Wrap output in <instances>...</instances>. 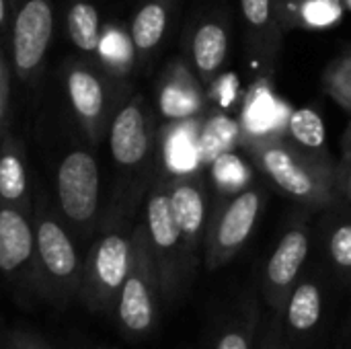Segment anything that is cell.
<instances>
[{
	"label": "cell",
	"instance_id": "1",
	"mask_svg": "<svg viewBox=\"0 0 351 349\" xmlns=\"http://www.w3.org/2000/svg\"><path fill=\"white\" fill-rule=\"evenodd\" d=\"M253 165L290 200L306 210H329L337 202L335 163L284 136L241 140Z\"/></svg>",
	"mask_w": 351,
	"mask_h": 349
},
{
	"label": "cell",
	"instance_id": "2",
	"mask_svg": "<svg viewBox=\"0 0 351 349\" xmlns=\"http://www.w3.org/2000/svg\"><path fill=\"white\" fill-rule=\"evenodd\" d=\"M140 191H130L97 226L84 255L76 302L90 315H113L119 290L132 263V216Z\"/></svg>",
	"mask_w": 351,
	"mask_h": 349
},
{
	"label": "cell",
	"instance_id": "3",
	"mask_svg": "<svg viewBox=\"0 0 351 349\" xmlns=\"http://www.w3.org/2000/svg\"><path fill=\"white\" fill-rule=\"evenodd\" d=\"M33 228L39 300L64 311L78 298L84 257L76 237L43 195L33 204Z\"/></svg>",
	"mask_w": 351,
	"mask_h": 349
},
{
	"label": "cell",
	"instance_id": "4",
	"mask_svg": "<svg viewBox=\"0 0 351 349\" xmlns=\"http://www.w3.org/2000/svg\"><path fill=\"white\" fill-rule=\"evenodd\" d=\"M64 88L78 125L93 144L107 136L113 115L130 93L125 82L117 80L103 64L90 58H72L66 62Z\"/></svg>",
	"mask_w": 351,
	"mask_h": 349
},
{
	"label": "cell",
	"instance_id": "5",
	"mask_svg": "<svg viewBox=\"0 0 351 349\" xmlns=\"http://www.w3.org/2000/svg\"><path fill=\"white\" fill-rule=\"evenodd\" d=\"M160 306V280L142 220L134 226L132 263L113 309L117 329L128 341H142L150 337L158 325Z\"/></svg>",
	"mask_w": 351,
	"mask_h": 349
},
{
	"label": "cell",
	"instance_id": "6",
	"mask_svg": "<svg viewBox=\"0 0 351 349\" xmlns=\"http://www.w3.org/2000/svg\"><path fill=\"white\" fill-rule=\"evenodd\" d=\"M267 193L263 187H247L232 195L210 200V216L204 239V265L216 272L228 265L251 241L265 210Z\"/></svg>",
	"mask_w": 351,
	"mask_h": 349
},
{
	"label": "cell",
	"instance_id": "7",
	"mask_svg": "<svg viewBox=\"0 0 351 349\" xmlns=\"http://www.w3.org/2000/svg\"><path fill=\"white\" fill-rule=\"evenodd\" d=\"M144 226L160 280L162 306H175L189 292L191 282L187 278L183 241L171 210L165 175H158L148 189Z\"/></svg>",
	"mask_w": 351,
	"mask_h": 349
},
{
	"label": "cell",
	"instance_id": "8",
	"mask_svg": "<svg viewBox=\"0 0 351 349\" xmlns=\"http://www.w3.org/2000/svg\"><path fill=\"white\" fill-rule=\"evenodd\" d=\"M58 214L78 243L95 237L101 206V169L97 158L82 148L70 150L56 171Z\"/></svg>",
	"mask_w": 351,
	"mask_h": 349
},
{
	"label": "cell",
	"instance_id": "9",
	"mask_svg": "<svg viewBox=\"0 0 351 349\" xmlns=\"http://www.w3.org/2000/svg\"><path fill=\"white\" fill-rule=\"evenodd\" d=\"M10 64L23 82H33L53 35V0H8Z\"/></svg>",
	"mask_w": 351,
	"mask_h": 349
},
{
	"label": "cell",
	"instance_id": "10",
	"mask_svg": "<svg viewBox=\"0 0 351 349\" xmlns=\"http://www.w3.org/2000/svg\"><path fill=\"white\" fill-rule=\"evenodd\" d=\"M165 185L183 241L187 278L193 284L197 269L204 261V239H206V226L210 216L208 181L204 169H197L179 175H165Z\"/></svg>",
	"mask_w": 351,
	"mask_h": 349
},
{
	"label": "cell",
	"instance_id": "11",
	"mask_svg": "<svg viewBox=\"0 0 351 349\" xmlns=\"http://www.w3.org/2000/svg\"><path fill=\"white\" fill-rule=\"evenodd\" d=\"M0 278L19 298H39L33 212L0 204Z\"/></svg>",
	"mask_w": 351,
	"mask_h": 349
},
{
	"label": "cell",
	"instance_id": "12",
	"mask_svg": "<svg viewBox=\"0 0 351 349\" xmlns=\"http://www.w3.org/2000/svg\"><path fill=\"white\" fill-rule=\"evenodd\" d=\"M311 251V226L302 216H294L282 232L271 257L261 274V290L274 321L282 319L286 300L302 276Z\"/></svg>",
	"mask_w": 351,
	"mask_h": 349
},
{
	"label": "cell",
	"instance_id": "13",
	"mask_svg": "<svg viewBox=\"0 0 351 349\" xmlns=\"http://www.w3.org/2000/svg\"><path fill=\"white\" fill-rule=\"evenodd\" d=\"M109 152L119 169H144L156 150V130L150 105L142 95L128 97L107 130Z\"/></svg>",
	"mask_w": 351,
	"mask_h": 349
},
{
	"label": "cell",
	"instance_id": "14",
	"mask_svg": "<svg viewBox=\"0 0 351 349\" xmlns=\"http://www.w3.org/2000/svg\"><path fill=\"white\" fill-rule=\"evenodd\" d=\"M156 99L160 115L171 123L199 119L210 101L208 88L183 58H177L167 66L158 80Z\"/></svg>",
	"mask_w": 351,
	"mask_h": 349
},
{
	"label": "cell",
	"instance_id": "15",
	"mask_svg": "<svg viewBox=\"0 0 351 349\" xmlns=\"http://www.w3.org/2000/svg\"><path fill=\"white\" fill-rule=\"evenodd\" d=\"M189 64L206 88L222 76L230 53V27L228 19L220 12L206 14L189 31L187 41Z\"/></svg>",
	"mask_w": 351,
	"mask_h": 349
},
{
	"label": "cell",
	"instance_id": "16",
	"mask_svg": "<svg viewBox=\"0 0 351 349\" xmlns=\"http://www.w3.org/2000/svg\"><path fill=\"white\" fill-rule=\"evenodd\" d=\"M247 51L257 70L271 72L284 43L278 0H241Z\"/></svg>",
	"mask_w": 351,
	"mask_h": 349
},
{
	"label": "cell",
	"instance_id": "17",
	"mask_svg": "<svg viewBox=\"0 0 351 349\" xmlns=\"http://www.w3.org/2000/svg\"><path fill=\"white\" fill-rule=\"evenodd\" d=\"M325 311V292L319 280L315 278H300L294 290L290 292L284 313H282V327L290 344H302L319 329Z\"/></svg>",
	"mask_w": 351,
	"mask_h": 349
},
{
	"label": "cell",
	"instance_id": "18",
	"mask_svg": "<svg viewBox=\"0 0 351 349\" xmlns=\"http://www.w3.org/2000/svg\"><path fill=\"white\" fill-rule=\"evenodd\" d=\"M177 0H142L134 12L130 41L134 56L142 66H148L158 53L173 21Z\"/></svg>",
	"mask_w": 351,
	"mask_h": 349
},
{
	"label": "cell",
	"instance_id": "19",
	"mask_svg": "<svg viewBox=\"0 0 351 349\" xmlns=\"http://www.w3.org/2000/svg\"><path fill=\"white\" fill-rule=\"evenodd\" d=\"M0 204L33 212L23 144L8 132L0 138Z\"/></svg>",
	"mask_w": 351,
	"mask_h": 349
},
{
	"label": "cell",
	"instance_id": "20",
	"mask_svg": "<svg viewBox=\"0 0 351 349\" xmlns=\"http://www.w3.org/2000/svg\"><path fill=\"white\" fill-rule=\"evenodd\" d=\"M278 14L284 33L294 29L319 31L341 23L343 0H278Z\"/></svg>",
	"mask_w": 351,
	"mask_h": 349
},
{
	"label": "cell",
	"instance_id": "21",
	"mask_svg": "<svg viewBox=\"0 0 351 349\" xmlns=\"http://www.w3.org/2000/svg\"><path fill=\"white\" fill-rule=\"evenodd\" d=\"M66 31L72 45L84 58H99L103 31L99 8L93 0H66Z\"/></svg>",
	"mask_w": 351,
	"mask_h": 349
},
{
	"label": "cell",
	"instance_id": "22",
	"mask_svg": "<svg viewBox=\"0 0 351 349\" xmlns=\"http://www.w3.org/2000/svg\"><path fill=\"white\" fill-rule=\"evenodd\" d=\"M241 144V125L237 119L228 117L226 113H208L199 125L197 134V150H199V165L208 169L220 154L234 150Z\"/></svg>",
	"mask_w": 351,
	"mask_h": 349
},
{
	"label": "cell",
	"instance_id": "23",
	"mask_svg": "<svg viewBox=\"0 0 351 349\" xmlns=\"http://www.w3.org/2000/svg\"><path fill=\"white\" fill-rule=\"evenodd\" d=\"M259 323V309L249 300L237 315H232L218 329L212 349H255V335Z\"/></svg>",
	"mask_w": 351,
	"mask_h": 349
},
{
	"label": "cell",
	"instance_id": "24",
	"mask_svg": "<svg viewBox=\"0 0 351 349\" xmlns=\"http://www.w3.org/2000/svg\"><path fill=\"white\" fill-rule=\"evenodd\" d=\"M208 169H210V175H212L218 195L239 193V191L251 187V183H253L251 167H247L245 160H241L232 150L220 154Z\"/></svg>",
	"mask_w": 351,
	"mask_h": 349
},
{
	"label": "cell",
	"instance_id": "25",
	"mask_svg": "<svg viewBox=\"0 0 351 349\" xmlns=\"http://www.w3.org/2000/svg\"><path fill=\"white\" fill-rule=\"evenodd\" d=\"M325 251L335 274L351 284V220L331 218L327 222Z\"/></svg>",
	"mask_w": 351,
	"mask_h": 349
},
{
	"label": "cell",
	"instance_id": "26",
	"mask_svg": "<svg viewBox=\"0 0 351 349\" xmlns=\"http://www.w3.org/2000/svg\"><path fill=\"white\" fill-rule=\"evenodd\" d=\"M321 86L339 107L351 113V51L341 53L325 68Z\"/></svg>",
	"mask_w": 351,
	"mask_h": 349
},
{
	"label": "cell",
	"instance_id": "27",
	"mask_svg": "<svg viewBox=\"0 0 351 349\" xmlns=\"http://www.w3.org/2000/svg\"><path fill=\"white\" fill-rule=\"evenodd\" d=\"M288 128L294 130V132H302V134H298L300 136L298 144H302L306 148H313L317 152H319V144L323 146V123L317 117V113H313V111L292 113V117L288 121Z\"/></svg>",
	"mask_w": 351,
	"mask_h": 349
},
{
	"label": "cell",
	"instance_id": "28",
	"mask_svg": "<svg viewBox=\"0 0 351 349\" xmlns=\"http://www.w3.org/2000/svg\"><path fill=\"white\" fill-rule=\"evenodd\" d=\"M6 349H56L45 337L29 329H12L6 337Z\"/></svg>",
	"mask_w": 351,
	"mask_h": 349
},
{
	"label": "cell",
	"instance_id": "29",
	"mask_svg": "<svg viewBox=\"0 0 351 349\" xmlns=\"http://www.w3.org/2000/svg\"><path fill=\"white\" fill-rule=\"evenodd\" d=\"M0 45V138L8 132V64Z\"/></svg>",
	"mask_w": 351,
	"mask_h": 349
},
{
	"label": "cell",
	"instance_id": "30",
	"mask_svg": "<svg viewBox=\"0 0 351 349\" xmlns=\"http://www.w3.org/2000/svg\"><path fill=\"white\" fill-rule=\"evenodd\" d=\"M335 193L337 200L351 204V156L348 154L335 165Z\"/></svg>",
	"mask_w": 351,
	"mask_h": 349
},
{
	"label": "cell",
	"instance_id": "31",
	"mask_svg": "<svg viewBox=\"0 0 351 349\" xmlns=\"http://www.w3.org/2000/svg\"><path fill=\"white\" fill-rule=\"evenodd\" d=\"M257 349H294V346L286 337V331H284L282 323L271 319V325H267V329H265V333H263Z\"/></svg>",
	"mask_w": 351,
	"mask_h": 349
},
{
	"label": "cell",
	"instance_id": "32",
	"mask_svg": "<svg viewBox=\"0 0 351 349\" xmlns=\"http://www.w3.org/2000/svg\"><path fill=\"white\" fill-rule=\"evenodd\" d=\"M8 37H10V27H8V0H0V45L4 49L8 47Z\"/></svg>",
	"mask_w": 351,
	"mask_h": 349
},
{
	"label": "cell",
	"instance_id": "33",
	"mask_svg": "<svg viewBox=\"0 0 351 349\" xmlns=\"http://www.w3.org/2000/svg\"><path fill=\"white\" fill-rule=\"evenodd\" d=\"M341 146H343V154L351 156V121H350V125H348V130H346V134H343Z\"/></svg>",
	"mask_w": 351,
	"mask_h": 349
},
{
	"label": "cell",
	"instance_id": "34",
	"mask_svg": "<svg viewBox=\"0 0 351 349\" xmlns=\"http://www.w3.org/2000/svg\"><path fill=\"white\" fill-rule=\"evenodd\" d=\"M343 4H346V10H351V0H343Z\"/></svg>",
	"mask_w": 351,
	"mask_h": 349
},
{
	"label": "cell",
	"instance_id": "35",
	"mask_svg": "<svg viewBox=\"0 0 351 349\" xmlns=\"http://www.w3.org/2000/svg\"><path fill=\"white\" fill-rule=\"evenodd\" d=\"M97 349H115V348H107V346H101V348H97Z\"/></svg>",
	"mask_w": 351,
	"mask_h": 349
}]
</instances>
